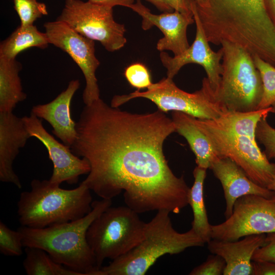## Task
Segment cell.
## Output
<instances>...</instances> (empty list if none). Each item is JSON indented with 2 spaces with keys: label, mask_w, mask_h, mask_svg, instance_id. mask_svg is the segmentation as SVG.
I'll return each instance as SVG.
<instances>
[{
  "label": "cell",
  "mask_w": 275,
  "mask_h": 275,
  "mask_svg": "<svg viewBox=\"0 0 275 275\" xmlns=\"http://www.w3.org/2000/svg\"><path fill=\"white\" fill-rule=\"evenodd\" d=\"M263 86L262 98L258 109L268 108L275 102V67L257 56H253Z\"/></svg>",
  "instance_id": "cell-25"
},
{
  "label": "cell",
  "mask_w": 275,
  "mask_h": 275,
  "mask_svg": "<svg viewBox=\"0 0 275 275\" xmlns=\"http://www.w3.org/2000/svg\"><path fill=\"white\" fill-rule=\"evenodd\" d=\"M25 248L23 266L28 275H82L58 263L41 249Z\"/></svg>",
  "instance_id": "cell-24"
},
{
  "label": "cell",
  "mask_w": 275,
  "mask_h": 275,
  "mask_svg": "<svg viewBox=\"0 0 275 275\" xmlns=\"http://www.w3.org/2000/svg\"><path fill=\"white\" fill-rule=\"evenodd\" d=\"M136 98L151 100L163 112H181L200 119H214L227 111L219 102L207 77L203 78L200 90L188 93L179 88L173 79L167 77L152 84L145 91L138 90L127 95L114 96L111 105L119 107Z\"/></svg>",
  "instance_id": "cell-9"
},
{
  "label": "cell",
  "mask_w": 275,
  "mask_h": 275,
  "mask_svg": "<svg viewBox=\"0 0 275 275\" xmlns=\"http://www.w3.org/2000/svg\"><path fill=\"white\" fill-rule=\"evenodd\" d=\"M170 212L161 210L146 223L141 242L127 253L101 267L98 275H144L166 254H179L205 243L193 228L179 233L173 227Z\"/></svg>",
  "instance_id": "cell-6"
},
{
  "label": "cell",
  "mask_w": 275,
  "mask_h": 275,
  "mask_svg": "<svg viewBox=\"0 0 275 275\" xmlns=\"http://www.w3.org/2000/svg\"><path fill=\"white\" fill-rule=\"evenodd\" d=\"M265 234L246 235L242 240L233 241L211 239L208 249L222 257L226 265L224 275H252V257L265 243Z\"/></svg>",
  "instance_id": "cell-19"
},
{
  "label": "cell",
  "mask_w": 275,
  "mask_h": 275,
  "mask_svg": "<svg viewBox=\"0 0 275 275\" xmlns=\"http://www.w3.org/2000/svg\"><path fill=\"white\" fill-rule=\"evenodd\" d=\"M267 117H262L256 128V139L265 147L264 152L269 160L275 158V129L267 121Z\"/></svg>",
  "instance_id": "cell-28"
},
{
  "label": "cell",
  "mask_w": 275,
  "mask_h": 275,
  "mask_svg": "<svg viewBox=\"0 0 275 275\" xmlns=\"http://www.w3.org/2000/svg\"><path fill=\"white\" fill-rule=\"evenodd\" d=\"M22 68L16 59L0 56V112H12L27 98L19 76Z\"/></svg>",
  "instance_id": "cell-21"
},
{
  "label": "cell",
  "mask_w": 275,
  "mask_h": 275,
  "mask_svg": "<svg viewBox=\"0 0 275 275\" xmlns=\"http://www.w3.org/2000/svg\"><path fill=\"white\" fill-rule=\"evenodd\" d=\"M138 214L127 206H111L90 225L87 239L100 269L104 260L127 253L143 240L146 223Z\"/></svg>",
  "instance_id": "cell-8"
},
{
  "label": "cell",
  "mask_w": 275,
  "mask_h": 275,
  "mask_svg": "<svg viewBox=\"0 0 275 275\" xmlns=\"http://www.w3.org/2000/svg\"><path fill=\"white\" fill-rule=\"evenodd\" d=\"M209 169L223 187L226 203L224 213L226 218L232 214L235 201L243 196L256 195L270 198L275 194L274 191L255 183L240 166L228 157L217 158Z\"/></svg>",
  "instance_id": "cell-16"
},
{
  "label": "cell",
  "mask_w": 275,
  "mask_h": 275,
  "mask_svg": "<svg viewBox=\"0 0 275 275\" xmlns=\"http://www.w3.org/2000/svg\"><path fill=\"white\" fill-rule=\"evenodd\" d=\"M80 86L78 79L71 80L67 88L50 102L33 106L31 112L52 127V132L66 146L71 147L76 139V122L72 118L71 103Z\"/></svg>",
  "instance_id": "cell-18"
},
{
  "label": "cell",
  "mask_w": 275,
  "mask_h": 275,
  "mask_svg": "<svg viewBox=\"0 0 275 275\" xmlns=\"http://www.w3.org/2000/svg\"><path fill=\"white\" fill-rule=\"evenodd\" d=\"M275 161V158H274ZM275 163V162H274ZM267 188L270 190H272L275 193V175L273 178V180L270 185L268 186Z\"/></svg>",
  "instance_id": "cell-38"
},
{
  "label": "cell",
  "mask_w": 275,
  "mask_h": 275,
  "mask_svg": "<svg viewBox=\"0 0 275 275\" xmlns=\"http://www.w3.org/2000/svg\"><path fill=\"white\" fill-rule=\"evenodd\" d=\"M88 1L95 4L111 8L121 6L130 8L135 3V0H88Z\"/></svg>",
  "instance_id": "cell-34"
},
{
  "label": "cell",
  "mask_w": 275,
  "mask_h": 275,
  "mask_svg": "<svg viewBox=\"0 0 275 275\" xmlns=\"http://www.w3.org/2000/svg\"><path fill=\"white\" fill-rule=\"evenodd\" d=\"M56 20L65 22L75 32L99 41L109 52L118 50L127 42L124 24L114 18L113 8L81 0H65Z\"/></svg>",
  "instance_id": "cell-10"
},
{
  "label": "cell",
  "mask_w": 275,
  "mask_h": 275,
  "mask_svg": "<svg viewBox=\"0 0 275 275\" xmlns=\"http://www.w3.org/2000/svg\"><path fill=\"white\" fill-rule=\"evenodd\" d=\"M124 75L129 84L139 90L147 89L152 84L149 71L141 63H136L127 67L125 69Z\"/></svg>",
  "instance_id": "cell-29"
},
{
  "label": "cell",
  "mask_w": 275,
  "mask_h": 275,
  "mask_svg": "<svg viewBox=\"0 0 275 275\" xmlns=\"http://www.w3.org/2000/svg\"><path fill=\"white\" fill-rule=\"evenodd\" d=\"M268 15L275 25V0H264Z\"/></svg>",
  "instance_id": "cell-36"
},
{
  "label": "cell",
  "mask_w": 275,
  "mask_h": 275,
  "mask_svg": "<svg viewBox=\"0 0 275 275\" xmlns=\"http://www.w3.org/2000/svg\"><path fill=\"white\" fill-rule=\"evenodd\" d=\"M82 182L66 189L49 180L34 179L31 189L20 194L17 203L18 221L22 226L43 228L80 218L92 209V197Z\"/></svg>",
  "instance_id": "cell-5"
},
{
  "label": "cell",
  "mask_w": 275,
  "mask_h": 275,
  "mask_svg": "<svg viewBox=\"0 0 275 275\" xmlns=\"http://www.w3.org/2000/svg\"><path fill=\"white\" fill-rule=\"evenodd\" d=\"M13 3L20 25H33L37 19L48 14L46 5L37 0H13Z\"/></svg>",
  "instance_id": "cell-26"
},
{
  "label": "cell",
  "mask_w": 275,
  "mask_h": 275,
  "mask_svg": "<svg viewBox=\"0 0 275 275\" xmlns=\"http://www.w3.org/2000/svg\"><path fill=\"white\" fill-rule=\"evenodd\" d=\"M172 119L176 132L183 136L196 157L197 166L207 169L219 157L209 140L197 124L195 117L181 112L174 111Z\"/></svg>",
  "instance_id": "cell-20"
},
{
  "label": "cell",
  "mask_w": 275,
  "mask_h": 275,
  "mask_svg": "<svg viewBox=\"0 0 275 275\" xmlns=\"http://www.w3.org/2000/svg\"><path fill=\"white\" fill-rule=\"evenodd\" d=\"M252 261L275 262V232L266 234L264 244L255 252Z\"/></svg>",
  "instance_id": "cell-31"
},
{
  "label": "cell",
  "mask_w": 275,
  "mask_h": 275,
  "mask_svg": "<svg viewBox=\"0 0 275 275\" xmlns=\"http://www.w3.org/2000/svg\"><path fill=\"white\" fill-rule=\"evenodd\" d=\"M153 4L159 10L163 12H171L174 10L164 0H146Z\"/></svg>",
  "instance_id": "cell-35"
},
{
  "label": "cell",
  "mask_w": 275,
  "mask_h": 275,
  "mask_svg": "<svg viewBox=\"0 0 275 275\" xmlns=\"http://www.w3.org/2000/svg\"><path fill=\"white\" fill-rule=\"evenodd\" d=\"M271 113V106L250 112L227 111L214 119L195 121L220 157L231 159L252 181L267 188L275 175V163L261 151L255 131L258 121Z\"/></svg>",
  "instance_id": "cell-3"
},
{
  "label": "cell",
  "mask_w": 275,
  "mask_h": 275,
  "mask_svg": "<svg viewBox=\"0 0 275 275\" xmlns=\"http://www.w3.org/2000/svg\"><path fill=\"white\" fill-rule=\"evenodd\" d=\"M112 200L92 202L91 211L77 219L43 228L22 226L20 232L24 247L41 249L56 262L82 275H98L100 268L87 239L88 228L108 207Z\"/></svg>",
  "instance_id": "cell-4"
},
{
  "label": "cell",
  "mask_w": 275,
  "mask_h": 275,
  "mask_svg": "<svg viewBox=\"0 0 275 275\" xmlns=\"http://www.w3.org/2000/svg\"><path fill=\"white\" fill-rule=\"evenodd\" d=\"M222 72L217 98L228 111L258 110L262 93L261 76L252 55L242 46L227 41L221 44Z\"/></svg>",
  "instance_id": "cell-7"
},
{
  "label": "cell",
  "mask_w": 275,
  "mask_h": 275,
  "mask_svg": "<svg viewBox=\"0 0 275 275\" xmlns=\"http://www.w3.org/2000/svg\"><path fill=\"white\" fill-rule=\"evenodd\" d=\"M31 138L39 140L46 147L49 159L53 163V172L49 180L59 185L65 182L69 184L77 183L80 176L88 174L90 166L84 158L75 155L70 148L58 141L48 132L41 119L31 112L22 117Z\"/></svg>",
  "instance_id": "cell-14"
},
{
  "label": "cell",
  "mask_w": 275,
  "mask_h": 275,
  "mask_svg": "<svg viewBox=\"0 0 275 275\" xmlns=\"http://www.w3.org/2000/svg\"><path fill=\"white\" fill-rule=\"evenodd\" d=\"M174 11L187 15H193L191 3L192 0H164Z\"/></svg>",
  "instance_id": "cell-33"
},
{
  "label": "cell",
  "mask_w": 275,
  "mask_h": 275,
  "mask_svg": "<svg viewBox=\"0 0 275 275\" xmlns=\"http://www.w3.org/2000/svg\"><path fill=\"white\" fill-rule=\"evenodd\" d=\"M197 10L209 42L237 44L269 63H275V25L264 0H208Z\"/></svg>",
  "instance_id": "cell-2"
},
{
  "label": "cell",
  "mask_w": 275,
  "mask_h": 275,
  "mask_svg": "<svg viewBox=\"0 0 275 275\" xmlns=\"http://www.w3.org/2000/svg\"><path fill=\"white\" fill-rule=\"evenodd\" d=\"M198 7L202 9L206 8L208 5V0H194Z\"/></svg>",
  "instance_id": "cell-37"
},
{
  "label": "cell",
  "mask_w": 275,
  "mask_h": 275,
  "mask_svg": "<svg viewBox=\"0 0 275 275\" xmlns=\"http://www.w3.org/2000/svg\"><path fill=\"white\" fill-rule=\"evenodd\" d=\"M226 262L216 254L208 256L206 260L194 268L189 273L190 275H221L226 267Z\"/></svg>",
  "instance_id": "cell-30"
},
{
  "label": "cell",
  "mask_w": 275,
  "mask_h": 275,
  "mask_svg": "<svg viewBox=\"0 0 275 275\" xmlns=\"http://www.w3.org/2000/svg\"><path fill=\"white\" fill-rule=\"evenodd\" d=\"M191 6L196 25V37L193 44L183 52L173 57L165 51H161L160 59L167 69V77L171 79L185 65L197 64L201 65L204 69L206 77L216 94L221 80L223 50L221 48L215 52L210 48L198 14L197 4L194 0L191 1Z\"/></svg>",
  "instance_id": "cell-13"
},
{
  "label": "cell",
  "mask_w": 275,
  "mask_h": 275,
  "mask_svg": "<svg viewBox=\"0 0 275 275\" xmlns=\"http://www.w3.org/2000/svg\"><path fill=\"white\" fill-rule=\"evenodd\" d=\"M252 275H275V262L252 261Z\"/></svg>",
  "instance_id": "cell-32"
},
{
  "label": "cell",
  "mask_w": 275,
  "mask_h": 275,
  "mask_svg": "<svg viewBox=\"0 0 275 275\" xmlns=\"http://www.w3.org/2000/svg\"><path fill=\"white\" fill-rule=\"evenodd\" d=\"M22 238L20 232L0 222V252L8 256L18 257L23 253Z\"/></svg>",
  "instance_id": "cell-27"
},
{
  "label": "cell",
  "mask_w": 275,
  "mask_h": 275,
  "mask_svg": "<svg viewBox=\"0 0 275 275\" xmlns=\"http://www.w3.org/2000/svg\"><path fill=\"white\" fill-rule=\"evenodd\" d=\"M43 26L49 43L68 54L81 69L86 80L82 94L85 105L99 99L96 71L100 63L95 54L94 41L77 33L62 21L46 22Z\"/></svg>",
  "instance_id": "cell-12"
},
{
  "label": "cell",
  "mask_w": 275,
  "mask_h": 275,
  "mask_svg": "<svg viewBox=\"0 0 275 275\" xmlns=\"http://www.w3.org/2000/svg\"><path fill=\"white\" fill-rule=\"evenodd\" d=\"M49 42L46 33L33 25H19L0 44V56L16 59L21 52L31 47L44 49Z\"/></svg>",
  "instance_id": "cell-23"
},
{
  "label": "cell",
  "mask_w": 275,
  "mask_h": 275,
  "mask_svg": "<svg viewBox=\"0 0 275 275\" xmlns=\"http://www.w3.org/2000/svg\"><path fill=\"white\" fill-rule=\"evenodd\" d=\"M31 138L23 120L12 112H0V181L21 189L22 185L13 163Z\"/></svg>",
  "instance_id": "cell-17"
},
{
  "label": "cell",
  "mask_w": 275,
  "mask_h": 275,
  "mask_svg": "<svg viewBox=\"0 0 275 275\" xmlns=\"http://www.w3.org/2000/svg\"><path fill=\"white\" fill-rule=\"evenodd\" d=\"M207 169L196 167L194 171V184L190 188L188 201L192 208L194 219L191 228L203 239L205 243L211 238V227L209 222L204 199V183Z\"/></svg>",
  "instance_id": "cell-22"
},
{
  "label": "cell",
  "mask_w": 275,
  "mask_h": 275,
  "mask_svg": "<svg viewBox=\"0 0 275 275\" xmlns=\"http://www.w3.org/2000/svg\"><path fill=\"white\" fill-rule=\"evenodd\" d=\"M211 227L212 239L228 241L249 235L275 232V194L270 198L256 195L238 198L231 216Z\"/></svg>",
  "instance_id": "cell-11"
},
{
  "label": "cell",
  "mask_w": 275,
  "mask_h": 275,
  "mask_svg": "<svg viewBox=\"0 0 275 275\" xmlns=\"http://www.w3.org/2000/svg\"><path fill=\"white\" fill-rule=\"evenodd\" d=\"M165 113L159 109L132 113L100 98L85 105L70 147L90 164L82 182L103 199L123 192L126 205L139 214L161 210L179 213L188 204L190 187L183 176L173 173L164 156V141L176 132Z\"/></svg>",
  "instance_id": "cell-1"
},
{
  "label": "cell",
  "mask_w": 275,
  "mask_h": 275,
  "mask_svg": "<svg viewBox=\"0 0 275 275\" xmlns=\"http://www.w3.org/2000/svg\"><path fill=\"white\" fill-rule=\"evenodd\" d=\"M142 18V28L147 30L153 26L158 28L163 35L156 44L159 51H171L174 56L183 52L189 45L187 37L188 26L194 22L193 15H187L177 11L154 14L137 0L130 8Z\"/></svg>",
  "instance_id": "cell-15"
},
{
  "label": "cell",
  "mask_w": 275,
  "mask_h": 275,
  "mask_svg": "<svg viewBox=\"0 0 275 275\" xmlns=\"http://www.w3.org/2000/svg\"><path fill=\"white\" fill-rule=\"evenodd\" d=\"M271 106L273 109L274 113L275 114V102L272 104Z\"/></svg>",
  "instance_id": "cell-39"
}]
</instances>
